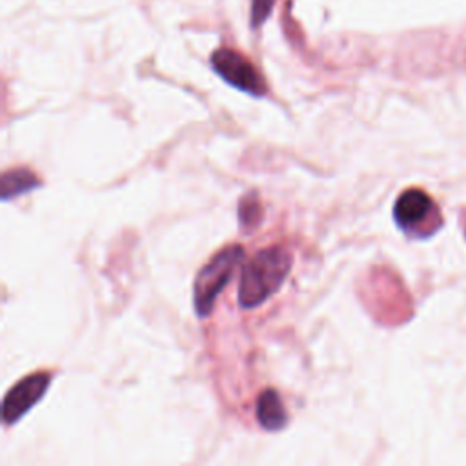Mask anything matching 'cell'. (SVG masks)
Masks as SVG:
<instances>
[{
  "mask_svg": "<svg viewBox=\"0 0 466 466\" xmlns=\"http://www.w3.org/2000/svg\"><path fill=\"white\" fill-rule=\"evenodd\" d=\"M291 253L282 246H269L255 253L240 273L238 304L251 309L275 295L291 269Z\"/></svg>",
  "mask_w": 466,
  "mask_h": 466,
  "instance_id": "1",
  "label": "cell"
},
{
  "mask_svg": "<svg viewBox=\"0 0 466 466\" xmlns=\"http://www.w3.org/2000/svg\"><path fill=\"white\" fill-rule=\"evenodd\" d=\"M244 257V248L240 244H233L218 251L206 266L200 268L193 284V306L198 317H208L213 311L217 297L231 282Z\"/></svg>",
  "mask_w": 466,
  "mask_h": 466,
  "instance_id": "2",
  "label": "cell"
},
{
  "mask_svg": "<svg viewBox=\"0 0 466 466\" xmlns=\"http://www.w3.org/2000/svg\"><path fill=\"white\" fill-rule=\"evenodd\" d=\"M211 66L218 76H222L229 86L249 93L253 96H262L266 93V84L255 66L242 55L231 49H218L211 55Z\"/></svg>",
  "mask_w": 466,
  "mask_h": 466,
  "instance_id": "3",
  "label": "cell"
},
{
  "mask_svg": "<svg viewBox=\"0 0 466 466\" xmlns=\"http://www.w3.org/2000/svg\"><path fill=\"white\" fill-rule=\"evenodd\" d=\"M51 379L49 371H35L20 379L2 400V420L5 424L20 420L46 395Z\"/></svg>",
  "mask_w": 466,
  "mask_h": 466,
  "instance_id": "4",
  "label": "cell"
},
{
  "mask_svg": "<svg viewBox=\"0 0 466 466\" xmlns=\"http://www.w3.org/2000/svg\"><path fill=\"white\" fill-rule=\"evenodd\" d=\"M431 211H433V202L420 189H406L393 206L395 222L406 231H411L417 226H420L424 220H428Z\"/></svg>",
  "mask_w": 466,
  "mask_h": 466,
  "instance_id": "5",
  "label": "cell"
},
{
  "mask_svg": "<svg viewBox=\"0 0 466 466\" xmlns=\"http://www.w3.org/2000/svg\"><path fill=\"white\" fill-rule=\"evenodd\" d=\"M255 415H257L258 424L268 431L282 430L288 422V411L282 404V399H280L279 391H275L271 388L264 390L258 395Z\"/></svg>",
  "mask_w": 466,
  "mask_h": 466,
  "instance_id": "6",
  "label": "cell"
},
{
  "mask_svg": "<svg viewBox=\"0 0 466 466\" xmlns=\"http://www.w3.org/2000/svg\"><path fill=\"white\" fill-rule=\"evenodd\" d=\"M40 184L42 180L36 178V175L31 169H25V167L9 169L2 175V200H9L13 197L33 191Z\"/></svg>",
  "mask_w": 466,
  "mask_h": 466,
  "instance_id": "7",
  "label": "cell"
},
{
  "mask_svg": "<svg viewBox=\"0 0 466 466\" xmlns=\"http://www.w3.org/2000/svg\"><path fill=\"white\" fill-rule=\"evenodd\" d=\"M238 218H240V226L248 229H253L260 222V206L255 193H249L246 195V198L240 200Z\"/></svg>",
  "mask_w": 466,
  "mask_h": 466,
  "instance_id": "8",
  "label": "cell"
},
{
  "mask_svg": "<svg viewBox=\"0 0 466 466\" xmlns=\"http://www.w3.org/2000/svg\"><path fill=\"white\" fill-rule=\"evenodd\" d=\"M275 0H253V7H251V25L258 27L260 24H264V20L269 16L271 9H273Z\"/></svg>",
  "mask_w": 466,
  "mask_h": 466,
  "instance_id": "9",
  "label": "cell"
}]
</instances>
